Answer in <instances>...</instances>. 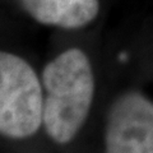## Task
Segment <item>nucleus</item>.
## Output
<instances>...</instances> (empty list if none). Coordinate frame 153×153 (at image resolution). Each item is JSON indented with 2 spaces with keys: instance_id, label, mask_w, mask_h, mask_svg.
<instances>
[{
  "instance_id": "f257e3e1",
  "label": "nucleus",
  "mask_w": 153,
  "mask_h": 153,
  "mask_svg": "<svg viewBox=\"0 0 153 153\" xmlns=\"http://www.w3.org/2000/svg\"><path fill=\"white\" fill-rule=\"evenodd\" d=\"M42 129L56 144H68L87 121L94 97V75L88 56L69 49L49 61L41 75Z\"/></svg>"
},
{
  "instance_id": "f03ea898",
  "label": "nucleus",
  "mask_w": 153,
  "mask_h": 153,
  "mask_svg": "<svg viewBox=\"0 0 153 153\" xmlns=\"http://www.w3.org/2000/svg\"><path fill=\"white\" fill-rule=\"evenodd\" d=\"M44 88L35 69L12 52L0 51V137L26 140L42 129Z\"/></svg>"
},
{
  "instance_id": "7ed1b4c3",
  "label": "nucleus",
  "mask_w": 153,
  "mask_h": 153,
  "mask_svg": "<svg viewBox=\"0 0 153 153\" xmlns=\"http://www.w3.org/2000/svg\"><path fill=\"white\" fill-rule=\"evenodd\" d=\"M105 153H153V102L125 92L111 103L105 124Z\"/></svg>"
},
{
  "instance_id": "20e7f679",
  "label": "nucleus",
  "mask_w": 153,
  "mask_h": 153,
  "mask_svg": "<svg viewBox=\"0 0 153 153\" xmlns=\"http://www.w3.org/2000/svg\"><path fill=\"white\" fill-rule=\"evenodd\" d=\"M28 14L41 25L75 30L97 17L98 0H21Z\"/></svg>"
}]
</instances>
